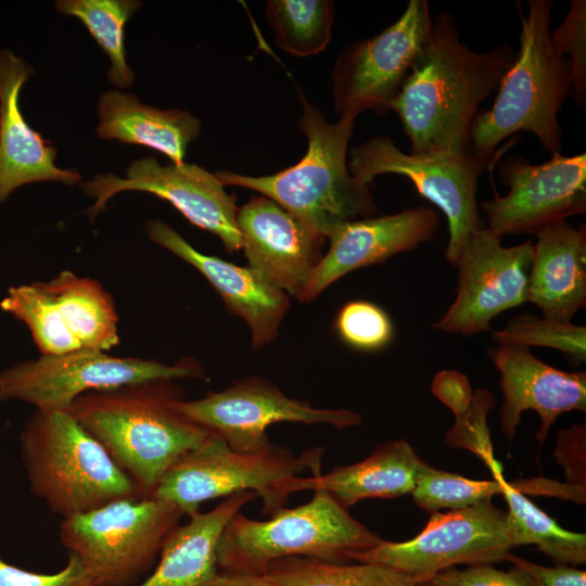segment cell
<instances>
[{
  "mask_svg": "<svg viewBox=\"0 0 586 586\" xmlns=\"http://www.w3.org/2000/svg\"><path fill=\"white\" fill-rule=\"evenodd\" d=\"M262 574L278 586H419L417 578L369 562H329L292 557L269 564Z\"/></svg>",
  "mask_w": 586,
  "mask_h": 586,
  "instance_id": "obj_28",
  "label": "cell"
},
{
  "mask_svg": "<svg viewBox=\"0 0 586 586\" xmlns=\"http://www.w3.org/2000/svg\"><path fill=\"white\" fill-rule=\"evenodd\" d=\"M20 446L31 493L63 519L142 496L68 410L36 408L21 431Z\"/></svg>",
  "mask_w": 586,
  "mask_h": 586,
  "instance_id": "obj_5",
  "label": "cell"
},
{
  "mask_svg": "<svg viewBox=\"0 0 586 586\" xmlns=\"http://www.w3.org/2000/svg\"><path fill=\"white\" fill-rule=\"evenodd\" d=\"M487 353L500 372V428L507 437H514L527 409L540 417L536 432L539 443L547 438L559 416L586 410L585 371H562L520 345L497 344Z\"/></svg>",
  "mask_w": 586,
  "mask_h": 586,
  "instance_id": "obj_19",
  "label": "cell"
},
{
  "mask_svg": "<svg viewBox=\"0 0 586 586\" xmlns=\"http://www.w3.org/2000/svg\"><path fill=\"white\" fill-rule=\"evenodd\" d=\"M141 7L137 0H59V13L78 18L107 55L111 67L107 78L117 88L132 85L133 71L128 66L125 26Z\"/></svg>",
  "mask_w": 586,
  "mask_h": 586,
  "instance_id": "obj_30",
  "label": "cell"
},
{
  "mask_svg": "<svg viewBox=\"0 0 586 586\" xmlns=\"http://www.w3.org/2000/svg\"><path fill=\"white\" fill-rule=\"evenodd\" d=\"M555 51L571 64L572 89L576 103L586 102V1L572 0L562 24L551 31Z\"/></svg>",
  "mask_w": 586,
  "mask_h": 586,
  "instance_id": "obj_35",
  "label": "cell"
},
{
  "mask_svg": "<svg viewBox=\"0 0 586 586\" xmlns=\"http://www.w3.org/2000/svg\"><path fill=\"white\" fill-rule=\"evenodd\" d=\"M80 188L95 199L88 209L91 219L117 193L148 192L169 202L192 225L217 235L228 252L242 250L235 195L225 190L215 174L195 164L161 165L154 157H143L128 166L124 178L112 173L97 175Z\"/></svg>",
  "mask_w": 586,
  "mask_h": 586,
  "instance_id": "obj_15",
  "label": "cell"
},
{
  "mask_svg": "<svg viewBox=\"0 0 586 586\" xmlns=\"http://www.w3.org/2000/svg\"><path fill=\"white\" fill-rule=\"evenodd\" d=\"M321 455L322 449L316 448L296 456L272 444L241 453L212 433L169 468L152 496L190 515L206 500L252 491L263 500V514L269 517L284 507L294 477L306 470L320 471Z\"/></svg>",
  "mask_w": 586,
  "mask_h": 586,
  "instance_id": "obj_7",
  "label": "cell"
},
{
  "mask_svg": "<svg viewBox=\"0 0 586 586\" xmlns=\"http://www.w3.org/2000/svg\"><path fill=\"white\" fill-rule=\"evenodd\" d=\"M145 231L153 242L192 265L208 280L226 307L247 323L253 347L260 348L276 340L290 306L288 294L269 284L249 266H237L199 252L160 219L149 220Z\"/></svg>",
  "mask_w": 586,
  "mask_h": 586,
  "instance_id": "obj_21",
  "label": "cell"
},
{
  "mask_svg": "<svg viewBox=\"0 0 586 586\" xmlns=\"http://www.w3.org/2000/svg\"><path fill=\"white\" fill-rule=\"evenodd\" d=\"M33 68L12 51L0 50V204L17 188L39 181L72 186L75 169L55 165L56 149L25 120L18 104Z\"/></svg>",
  "mask_w": 586,
  "mask_h": 586,
  "instance_id": "obj_22",
  "label": "cell"
},
{
  "mask_svg": "<svg viewBox=\"0 0 586 586\" xmlns=\"http://www.w3.org/2000/svg\"><path fill=\"white\" fill-rule=\"evenodd\" d=\"M237 226L249 267L301 302L326 238L264 195L238 208Z\"/></svg>",
  "mask_w": 586,
  "mask_h": 586,
  "instance_id": "obj_18",
  "label": "cell"
},
{
  "mask_svg": "<svg viewBox=\"0 0 586 586\" xmlns=\"http://www.w3.org/2000/svg\"><path fill=\"white\" fill-rule=\"evenodd\" d=\"M504 196L480 204L487 225L496 234H535L539 230L586 212V154H551L534 165L522 156L498 163Z\"/></svg>",
  "mask_w": 586,
  "mask_h": 586,
  "instance_id": "obj_17",
  "label": "cell"
},
{
  "mask_svg": "<svg viewBox=\"0 0 586 586\" xmlns=\"http://www.w3.org/2000/svg\"><path fill=\"white\" fill-rule=\"evenodd\" d=\"M553 456L563 468L568 485L586 492V425L574 423L558 431Z\"/></svg>",
  "mask_w": 586,
  "mask_h": 586,
  "instance_id": "obj_38",
  "label": "cell"
},
{
  "mask_svg": "<svg viewBox=\"0 0 586 586\" xmlns=\"http://www.w3.org/2000/svg\"><path fill=\"white\" fill-rule=\"evenodd\" d=\"M0 586H93V581L74 553H69L66 565L53 574L26 571L0 557Z\"/></svg>",
  "mask_w": 586,
  "mask_h": 586,
  "instance_id": "obj_37",
  "label": "cell"
},
{
  "mask_svg": "<svg viewBox=\"0 0 586 586\" xmlns=\"http://www.w3.org/2000/svg\"><path fill=\"white\" fill-rule=\"evenodd\" d=\"M214 586H278L263 574L242 572H220Z\"/></svg>",
  "mask_w": 586,
  "mask_h": 586,
  "instance_id": "obj_40",
  "label": "cell"
},
{
  "mask_svg": "<svg viewBox=\"0 0 586 586\" xmlns=\"http://www.w3.org/2000/svg\"><path fill=\"white\" fill-rule=\"evenodd\" d=\"M313 492L306 504L283 507L264 521L235 513L219 539V570L262 574L272 562L292 557L352 562L382 540L331 494Z\"/></svg>",
  "mask_w": 586,
  "mask_h": 586,
  "instance_id": "obj_6",
  "label": "cell"
},
{
  "mask_svg": "<svg viewBox=\"0 0 586 586\" xmlns=\"http://www.w3.org/2000/svg\"><path fill=\"white\" fill-rule=\"evenodd\" d=\"M520 16V49L502 76L496 99L479 112L470 128V152L491 165L498 145L523 131L536 137L550 154L560 152L562 131L559 112L572 89L570 61L551 44L550 0L527 1Z\"/></svg>",
  "mask_w": 586,
  "mask_h": 586,
  "instance_id": "obj_4",
  "label": "cell"
},
{
  "mask_svg": "<svg viewBox=\"0 0 586 586\" xmlns=\"http://www.w3.org/2000/svg\"><path fill=\"white\" fill-rule=\"evenodd\" d=\"M430 582L435 586H536L525 571L513 564L507 571L493 564L449 568L435 574Z\"/></svg>",
  "mask_w": 586,
  "mask_h": 586,
  "instance_id": "obj_36",
  "label": "cell"
},
{
  "mask_svg": "<svg viewBox=\"0 0 586 586\" xmlns=\"http://www.w3.org/2000/svg\"><path fill=\"white\" fill-rule=\"evenodd\" d=\"M266 17L278 47L294 56L322 52L332 38L334 3L329 0H269Z\"/></svg>",
  "mask_w": 586,
  "mask_h": 586,
  "instance_id": "obj_31",
  "label": "cell"
},
{
  "mask_svg": "<svg viewBox=\"0 0 586 586\" xmlns=\"http://www.w3.org/2000/svg\"><path fill=\"white\" fill-rule=\"evenodd\" d=\"M438 225V214L426 206L342 224L328 237L330 247L315 268L301 302L313 301L353 270L415 250L434 237Z\"/></svg>",
  "mask_w": 586,
  "mask_h": 586,
  "instance_id": "obj_20",
  "label": "cell"
},
{
  "mask_svg": "<svg viewBox=\"0 0 586 586\" xmlns=\"http://www.w3.org/2000/svg\"><path fill=\"white\" fill-rule=\"evenodd\" d=\"M182 388L160 379L85 393L68 411L152 496L169 468L212 434L178 410Z\"/></svg>",
  "mask_w": 586,
  "mask_h": 586,
  "instance_id": "obj_2",
  "label": "cell"
},
{
  "mask_svg": "<svg viewBox=\"0 0 586 586\" xmlns=\"http://www.w3.org/2000/svg\"><path fill=\"white\" fill-rule=\"evenodd\" d=\"M497 344L542 346L565 354L574 366L586 361V328L572 321H559L523 313L505 328L492 332Z\"/></svg>",
  "mask_w": 586,
  "mask_h": 586,
  "instance_id": "obj_33",
  "label": "cell"
},
{
  "mask_svg": "<svg viewBox=\"0 0 586 586\" xmlns=\"http://www.w3.org/2000/svg\"><path fill=\"white\" fill-rule=\"evenodd\" d=\"M0 307L26 324L41 355L107 352L119 343L112 295L98 280L69 270L10 288Z\"/></svg>",
  "mask_w": 586,
  "mask_h": 586,
  "instance_id": "obj_9",
  "label": "cell"
},
{
  "mask_svg": "<svg viewBox=\"0 0 586 586\" xmlns=\"http://www.w3.org/2000/svg\"><path fill=\"white\" fill-rule=\"evenodd\" d=\"M515 53L507 44L468 48L453 15L433 18L429 39L391 104L410 141V153L470 152V128L480 105L498 88Z\"/></svg>",
  "mask_w": 586,
  "mask_h": 586,
  "instance_id": "obj_1",
  "label": "cell"
},
{
  "mask_svg": "<svg viewBox=\"0 0 586 586\" xmlns=\"http://www.w3.org/2000/svg\"><path fill=\"white\" fill-rule=\"evenodd\" d=\"M501 495L508 505L507 513L514 547L535 545L556 564L576 566L586 563L584 533L561 527L555 519L536 507L506 480Z\"/></svg>",
  "mask_w": 586,
  "mask_h": 586,
  "instance_id": "obj_29",
  "label": "cell"
},
{
  "mask_svg": "<svg viewBox=\"0 0 586 586\" xmlns=\"http://www.w3.org/2000/svg\"><path fill=\"white\" fill-rule=\"evenodd\" d=\"M97 133L103 139L139 144L182 164L189 144L201 130L199 118L187 111L145 105L136 95L107 90L98 102Z\"/></svg>",
  "mask_w": 586,
  "mask_h": 586,
  "instance_id": "obj_26",
  "label": "cell"
},
{
  "mask_svg": "<svg viewBox=\"0 0 586 586\" xmlns=\"http://www.w3.org/2000/svg\"><path fill=\"white\" fill-rule=\"evenodd\" d=\"M301 132L307 151L295 165L268 176H245L228 170L215 173L225 186L254 190L326 239L342 224L372 217L378 211L369 184L348 169V142L355 118L329 123L322 111L298 92Z\"/></svg>",
  "mask_w": 586,
  "mask_h": 586,
  "instance_id": "obj_3",
  "label": "cell"
},
{
  "mask_svg": "<svg viewBox=\"0 0 586 586\" xmlns=\"http://www.w3.org/2000/svg\"><path fill=\"white\" fill-rule=\"evenodd\" d=\"M348 169L366 184L383 174L407 177L418 193L446 216V259L455 266L461 247L474 232L486 227L476 202L481 174L489 167L471 152L415 154L402 151L385 136L372 137L351 149Z\"/></svg>",
  "mask_w": 586,
  "mask_h": 586,
  "instance_id": "obj_11",
  "label": "cell"
},
{
  "mask_svg": "<svg viewBox=\"0 0 586 586\" xmlns=\"http://www.w3.org/2000/svg\"><path fill=\"white\" fill-rule=\"evenodd\" d=\"M419 586H435L432 582L421 583Z\"/></svg>",
  "mask_w": 586,
  "mask_h": 586,
  "instance_id": "obj_41",
  "label": "cell"
},
{
  "mask_svg": "<svg viewBox=\"0 0 586 586\" xmlns=\"http://www.w3.org/2000/svg\"><path fill=\"white\" fill-rule=\"evenodd\" d=\"M183 515L153 496L122 498L63 519L60 538L82 561L93 586H131L151 569Z\"/></svg>",
  "mask_w": 586,
  "mask_h": 586,
  "instance_id": "obj_8",
  "label": "cell"
},
{
  "mask_svg": "<svg viewBox=\"0 0 586 586\" xmlns=\"http://www.w3.org/2000/svg\"><path fill=\"white\" fill-rule=\"evenodd\" d=\"M201 365L184 358L175 365L101 351L41 355L0 371V402L17 399L38 409L68 410L80 395L151 380L204 379Z\"/></svg>",
  "mask_w": 586,
  "mask_h": 586,
  "instance_id": "obj_10",
  "label": "cell"
},
{
  "mask_svg": "<svg viewBox=\"0 0 586 586\" xmlns=\"http://www.w3.org/2000/svg\"><path fill=\"white\" fill-rule=\"evenodd\" d=\"M504 481L502 474L493 480H470L425 462L411 495L415 504L429 513L459 510L501 495Z\"/></svg>",
  "mask_w": 586,
  "mask_h": 586,
  "instance_id": "obj_32",
  "label": "cell"
},
{
  "mask_svg": "<svg viewBox=\"0 0 586 586\" xmlns=\"http://www.w3.org/2000/svg\"><path fill=\"white\" fill-rule=\"evenodd\" d=\"M425 462L406 440L379 444L365 459L335 467L329 473L320 471L308 477L296 476L290 483V494L322 489L349 509L367 498H395L411 494Z\"/></svg>",
  "mask_w": 586,
  "mask_h": 586,
  "instance_id": "obj_25",
  "label": "cell"
},
{
  "mask_svg": "<svg viewBox=\"0 0 586 586\" xmlns=\"http://www.w3.org/2000/svg\"><path fill=\"white\" fill-rule=\"evenodd\" d=\"M334 327L344 343L361 352L380 351L394 336L390 316L377 304L362 300L344 304L336 315Z\"/></svg>",
  "mask_w": 586,
  "mask_h": 586,
  "instance_id": "obj_34",
  "label": "cell"
},
{
  "mask_svg": "<svg viewBox=\"0 0 586 586\" xmlns=\"http://www.w3.org/2000/svg\"><path fill=\"white\" fill-rule=\"evenodd\" d=\"M501 239L484 227L466 241L454 266L456 297L435 330L473 335L489 330L499 314L528 302L534 243L504 246Z\"/></svg>",
  "mask_w": 586,
  "mask_h": 586,
  "instance_id": "obj_14",
  "label": "cell"
},
{
  "mask_svg": "<svg viewBox=\"0 0 586 586\" xmlns=\"http://www.w3.org/2000/svg\"><path fill=\"white\" fill-rule=\"evenodd\" d=\"M433 17L426 0H409L399 18L377 36L357 40L339 54L332 97L340 117L366 111L385 115L426 43Z\"/></svg>",
  "mask_w": 586,
  "mask_h": 586,
  "instance_id": "obj_13",
  "label": "cell"
},
{
  "mask_svg": "<svg viewBox=\"0 0 586 586\" xmlns=\"http://www.w3.org/2000/svg\"><path fill=\"white\" fill-rule=\"evenodd\" d=\"M258 496L243 491L226 497L207 512H194L165 539L160 562L139 586H214L220 570L217 548L230 519Z\"/></svg>",
  "mask_w": 586,
  "mask_h": 586,
  "instance_id": "obj_24",
  "label": "cell"
},
{
  "mask_svg": "<svg viewBox=\"0 0 586 586\" xmlns=\"http://www.w3.org/2000/svg\"><path fill=\"white\" fill-rule=\"evenodd\" d=\"M513 548L507 511L486 499L464 509L431 513L413 538L400 543L382 539L355 561L386 565L424 583L460 564L504 561Z\"/></svg>",
  "mask_w": 586,
  "mask_h": 586,
  "instance_id": "obj_12",
  "label": "cell"
},
{
  "mask_svg": "<svg viewBox=\"0 0 586 586\" xmlns=\"http://www.w3.org/2000/svg\"><path fill=\"white\" fill-rule=\"evenodd\" d=\"M506 561L525 571L536 586H586V571L575 566L565 564L544 566L512 552L507 556Z\"/></svg>",
  "mask_w": 586,
  "mask_h": 586,
  "instance_id": "obj_39",
  "label": "cell"
},
{
  "mask_svg": "<svg viewBox=\"0 0 586 586\" xmlns=\"http://www.w3.org/2000/svg\"><path fill=\"white\" fill-rule=\"evenodd\" d=\"M432 392L455 415V425L445 435L447 445L468 449L487 464L494 475L501 474L494 459L487 425V415L495 405L493 394L487 390L472 393L468 378L456 370L437 373Z\"/></svg>",
  "mask_w": 586,
  "mask_h": 586,
  "instance_id": "obj_27",
  "label": "cell"
},
{
  "mask_svg": "<svg viewBox=\"0 0 586 586\" xmlns=\"http://www.w3.org/2000/svg\"><path fill=\"white\" fill-rule=\"evenodd\" d=\"M530 302L543 317L572 321L586 304V229L565 220L534 234Z\"/></svg>",
  "mask_w": 586,
  "mask_h": 586,
  "instance_id": "obj_23",
  "label": "cell"
},
{
  "mask_svg": "<svg viewBox=\"0 0 586 586\" xmlns=\"http://www.w3.org/2000/svg\"><path fill=\"white\" fill-rule=\"evenodd\" d=\"M176 407L184 416L220 436L234 450L255 453L271 443L267 428L279 422L324 423L337 429L361 423V415L346 409H319L288 397L276 385L259 378L234 382L220 392Z\"/></svg>",
  "mask_w": 586,
  "mask_h": 586,
  "instance_id": "obj_16",
  "label": "cell"
}]
</instances>
